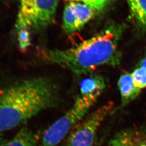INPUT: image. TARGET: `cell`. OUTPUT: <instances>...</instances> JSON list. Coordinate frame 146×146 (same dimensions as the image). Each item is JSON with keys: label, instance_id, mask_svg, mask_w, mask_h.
I'll list each match as a JSON object with an SVG mask.
<instances>
[{"label": "cell", "instance_id": "6da1fadb", "mask_svg": "<svg viewBox=\"0 0 146 146\" xmlns=\"http://www.w3.org/2000/svg\"><path fill=\"white\" fill-rule=\"evenodd\" d=\"M62 101L58 85L50 78L22 80L0 89V133L25 123Z\"/></svg>", "mask_w": 146, "mask_h": 146}, {"label": "cell", "instance_id": "7a4b0ae2", "mask_svg": "<svg viewBox=\"0 0 146 146\" xmlns=\"http://www.w3.org/2000/svg\"><path fill=\"white\" fill-rule=\"evenodd\" d=\"M120 33L110 28L76 47L51 50L48 59L78 75L88 73L102 65H117L120 62L117 49Z\"/></svg>", "mask_w": 146, "mask_h": 146}, {"label": "cell", "instance_id": "3957f363", "mask_svg": "<svg viewBox=\"0 0 146 146\" xmlns=\"http://www.w3.org/2000/svg\"><path fill=\"white\" fill-rule=\"evenodd\" d=\"M98 99L91 96L77 98L72 107L44 132L41 146H56L69 131L87 114Z\"/></svg>", "mask_w": 146, "mask_h": 146}, {"label": "cell", "instance_id": "277c9868", "mask_svg": "<svg viewBox=\"0 0 146 146\" xmlns=\"http://www.w3.org/2000/svg\"><path fill=\"white\" fill-rule=\"evenodd\" d=\"M58 0H20L17 17V29H40L54 20Z\"/></svg>", "mask_w": 146, "mask_h": 146}, {"label": "cell", "instance_id": "5b68a950", "mask_svg": "<svg viewBox=\"0 0 146 146\" xmlns=\"http://www.w3.org/2000/svg\"><path fill=\"white\" fill-rule=\"evenodd\" d=\"M113 107L114 104L109 102L89 115L69 136L66 146H93L100 125L113 110Z\"/></svg>", "mask_w": 146, "mask_h": 146}, {"label": "cell", "instance_id": "8992f818", "mask_svg": "<svg viewBox=\"0 0 146 146\" xmlns=\"http://www.w3.org/2000/svg\"><path fill=\"white\" fill-rule=\"evenodd\" d=\"M108 146H146V128H129L117 133Z\"/></svg>", "mask_w": 146, "mask_h": 146}, {"label": "cell", "instance_id": "52a82bcc", "mask_svg": "<svg viewBox=\"0 0 146 146\" xmlns=\"http://www.w3.org/2000/svg\"><path fill=\"white\" fill-rule=\"evenodd\" d=\"M118 87L121 97V106L124 107L129 104L140 94V92L135 88L131 74L126 73L120 76Z\"/></svg>", "mask_w": 146, "mask_h": 146}, {"label": "cell", "instance_id": "ba28073f", "mask_svg": "<svg viewBox=\"0 0 146 146\" xmlns=\"http://www.w3.org/2000/svg\"><path fill=\"white\" fill-rule=\"evenodd\" d=\"M106 88L104 80L99 75H95L84 80L80 84L81 96H91L98 98Z\"/></svg>", "mask_w": 146, "mask_h": 146}, {"label": "cell", "instance_id": "9c48e42d", "mask_svg": "<svg viewBox=\"0 0 146 146\" xmlns=\"http://www.w3.org/2000/svg\"><path fill=\"white\" fill-rule=\"evenodd\" d=\"M38 140L36 133L23 128L11 140L7 141L5 146H36Z\"/></svg>", "mask_w": 146, "mask_h": 146}, {"label": "cell", "instance_id": "30bf717a", "mask_svg": "<svg viewBox=\"0 0 146 146\" xmlns=\"http://www.w3.org/2000/svg\"><path fill=\"white\" fill-rule=\"evenodd\" d=\"M131 14L141 28L146 31V0H127Z\"/></svg>", "mask_w": 146, "mask_h": 146}, {"label": "cell", "instance_id": "8fae6325", "mask_svg": "<svg viewBox=\"0 0 146 146\" xmlns=\"http://www.w3.org/2000/svg\"><path fill=\"white\" fill-rule=\"evenodd\" d=\"M70 3L78 21V26L80 29L94 17L95 11L85 3L76 2H70Z\"/></svg>", "mask_w": 146, "mask_h": 146}, {"label": "cell", "instance_id": "7c38bea8", "mask_svg": "<svg viewBox=\"0 0 146 146\" xmlns=\"http://www.w3.org/2000/svg\"><path fill=\"white\" fill-rule=\"evenodd\" d=\"M63 28L68 33H72L80 29L78 21L70 3L66 5L64 8L63 13Z\"/></svg>", "mask_w": 146, "mask_h": 146}, {"label": "cell", "instance_id": "4fadbf2b", "mask_svg": "<svg viewBox=\"0 0 146 146\" xmlns=\"http://www.w3.org/2000/svg\"><path fill=\"white\" fill-rule=\"evenodd\" d=\"M131 74L135 88L141 92L146 88V68L140 66Z\"/></svg>", "mask_w": 146, "mask_h": 146}, {"label": "cell", "instance_id": "5bb4252c", "mask_svg": "<svg viewBox=\"0 0 146 146\" xmlns=\"http://www.w3.org/2000/svg\"><path fill=\"white\" fill-rule=\"evenodd\" d=\"M17 30L19 46L21 49H27L31 44V35L29 29L26 28H22L17 29Z\"/></svg>", "mask_w": 146, "mask_h": 146}, {"label": "cell", "instance_id": "9a60e30c", "mask_svg": "<svg viewBox=\"0 0 146 146\" xmlns=\"http://www.w3.org/2000/svg\"><path fill=\"white\" fill-rule=\"evenodd\" d=\"M110 0H82L84 3L92 8L95 11L104 10Z\"/></svg>", "mask_w": 146, "mask_h": 146}, {"label": "cell", "instance_id": "2e32d148", "mask_svg": "<svg viewBox=\"0 0 146 146\" xmlns=\"http://www.w3.org/2000/svg\"><path fill=\"white\" fill-rule=\"evenodd\" d=\"M7 141H6L3 137V136L1 135V134L0 133V146H5Z\"/></svg>", "mask_w": 146, "mask_h": 146}, {"label": "cell", "instance_id": "e0dca14e", "mask_svg": "<svg viewBox=\"0 0 146 146\" xmlns=\"http://www.w3.org/2000/svg\"><path fill=\"white\" fill-rule=\"evenodd\" d=\"M140 66L146 68V58H145L140 63Z\"/></svg>", "mask_w": 146, "mask_h": 146}, {"label": "cell", "instance_id": "ac0fdd59", "mask_svg": "<svg viewBox=\"0 0 146 146\" xmlns=\"http://www.w3.org/2000/svg\"><path fill=\"white\" fill-rule=\"evenodd\" d=\"M70 2H75V1H82V0H67Z\"/></svg>", "mask_w": 146, "mask_h": 146}]
</instances>
